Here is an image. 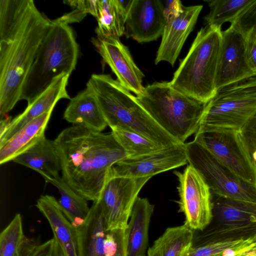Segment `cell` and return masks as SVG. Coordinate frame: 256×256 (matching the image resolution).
Listing matches in <instances>:
<instances>
[{"label": "cell", "instance_id": "6da1fadb", "mask_svg": "<svg viewBox=\"0 0 256 256\" xmlns=\"http://www.w3.org/2000/svg\"><path fill=\"white\" fill-rule=\"evenodd\" d=\"M52 20L32 0H0V114L20 100L22 87Z\"/></svg>", "mask_w": 256, "mask_h": 256}, {"label": "cell", "instance_id": "7a4b0ae2", "mask_svg": "<svg viewBox=\"0 0 256 256\" xmlns=\"http://www.w3.org/2000/svg\"><path fill=\"white\" fill-rule=\"evenodd\" d=\"M62 179L87 200L100 196L111 167L128 157L115 136L73 125L54 140Z\"/></svg>", "mask_w": 256, "mask_h": 256}, {"label": "cell", "instance_id": "3957f363", "mask_svg": "<svg viewBox=\"0 0 256 256\" xmlns=\"http://www.w3.org/2000/svg\"><path fill=\"white\" fill-rule=\"evenodd\" d=\"M86 86L94 94L104 119L111 129L132 130L162 148L180 143L163 130L118 80L106 74H92Z\"/></svg>", "mask_w": 256, "mask_h": 256}, {"label": "cell", "instance_id": "277c9868", "mask_svg": "<svg viewBox=\"0 0 256 256\" xmlns=\"http://www.w3.org/2000/svg\"><path fill=\"white\" fill-rule=\"evenodd\" d=\"M78 52L72 28L58 18L52 20L26 78L20 100L30 104L60 76L70 75L76 68Z\"/></svg>", "mask_w": 256, "mask_h": 256}, {"label": "cell", "instance_id": "5b68a950", "mask_svg": "<svg viewBox=\"0 0 256 256\" xmlns=\"http://www.w3.org/2000/svg\"><path fill=\"white\" fill-rule=\"evenodd\" d=\"M222 45L221 28L205 26L198 32L170 84L180 92L204 103L216 94Z\"/></svg>", "mask_w": 256, "mask_h": 256}, {"label": "cell", "instance_id": "8992f818", "mask_svg": "<svg viewBox=\"0 0 256 256\" xmlns=\"http://www.w3.org/2000/svg\"><path fill=\"white\" fill-rule=\"evenodd\" d=\"M152 119L180 143L196 134L206 103L172 88L170 82H156L144 87L136 96Z\"/></svg>", "mask_w": 256, "mask_h": 256}, {"label": "cell", "instance_id": "52a82bcc", "mask_svg": "<svg viewBox=\"0 0 256 256\" xmlns=\"http://www.w3.org/2000/svg\"><path fill=\"white\" fill-rule=\"evenodd\" d=\"M256 114V76L218 90L206 103L198 131H240Z\"/></svg>", "mask_w": 256, "mask_h": 256}, {"label": "cell", "instance_id": "ba28073f", "mask_svg": "<svg viewBox=\"0 0 256 256\" xmlns=\"http://www.w3.org/2000/svg\"><path fill=\"white\" fill-rule=\"evenodd\" d=\"M185 146L188 162L202 176L212 194L256 204V186L238 177L196 142Z\"/></svg>", "mask_w": 256, "mask_h": 256}, {"label": "cell", "instance_id": "9c48e42d", "mask_svg": "<svg viewBox=\"0 0 256 256\" xmlns=\"http://www.w3.org/2000/svg\"><path fill=\"white\" fill-rule=\"evenodd\" d=\"M194 141L206 149L238 177L256 186V163L240 130L198 131Z\"/></svg>", "mask_w": 256, "mask_h": 256}, {"label": "cell", "instance_id": "30bf717a", "mask_svg": "<svg viewBox=\"0 0 256 256\" xmlns=\"http://www.w3.org/2000/svg\"><path fill=\"white\" fill-rule=\"evenodd\" d=\"M107 175L99 199L106 230L126 229L140 190L151 178Z\"/></svg>", "mask_w": 256, "mask_h": 256}, {"label": "cell", "instance_id": "8fae6325", "mask_svg": "<svg viewBox=\"0 0 256 256\" xmlns=\"http://www.w3.org/2000/svg\"><path fill=\"white\" fill-rule=\"evenodd\" d=\"M179 182V212L184 214V224L192 230H204L212 218V198L206 180L191 165L184 171H174Z\"/></svg>", "mask_w": 256, "mask_h": 256}, {"label": "cell", "instance_id": "7c38bea8", "mask_svg": "<svg viewBox=\"0 0 256 256\" xmlns=\"http://www.w3.org/2000/svg\"><path fill=\"white\" fill-rule=\"evenodd\" d=\"M185 144H179L136 158H126L113 165L110 176L128 178L152 176L187 164Z\"/></svg>", "mask_w": 256, "mask_h": 256}, {"label": "cell", "instance_id": "4fadbf2b", "mask_svg": "<svg viewBox=\"0 0 256 256\" xmlns=\"http://www.w3.org/2000/svg\"><path fill=\"white\" fill-rule=\"evenodd\" d=\"M164 4L160 0H128L124 34L139 43L155 40L162 36L166 22Z\"/></svg>", "mask_w": 256, "mask_h": 256}, {"label": "cell", "instance_id": "5bb4252c", "mask_svg": "<svg viewBox=\"0 0 256 256\" xmlns=\"http://www.w3.org/2000/svg\"><path fill=\"white\" fill-rule=\"evenodd\" d=\"M222 45L216 78L218 90L255 76L246 58L245 38L233 24L222 31Z\"/></svg>", "mask_w": 256, "mask_h": 256}, {"label": "cell", "instance_id": "9a60e30c", "mask_svg": "<svg viewBox=\"0 0 256 256\" xmlns=\"http://www.w3.org/2000/svg\"><path fill=\"white\" fill-rule=\"evenodd\" d=\"M92 42L103 60L116 74L118 82L136 96L142 94L144 74L134 62L128 48L119 38H92Z\"/></svg>", "mask_w": 256, "mask_h": 256}, {"label": "cell", "instance_id": "2e32d148", "mask_svg": "<svg viewBox=\"0 0 256 256\" xmlns=\"http://www.w3.org/2000/svg\"><path fill=\"white\" fill-rule=\"evenodd\" d=\"M202 5L184 6L182 12L166 22L155 64L167 62L174 66L188 36L194 30Z\"/></svg>", "mask_w": 256, "mask_h": 256}, {"label": "cell", "instance_id": "e0dca14e", "mask_svg": "<svg viewBox=\"0 0 256 256\" xmlns=\"http://www.w3.org/2000/svg\"><path fill=\"white\" fill-rule=\"evenodd\" d=\"M70 76L66 74L60 76L47 90L28 104L23 112L11 120L4 133L0 136V146L30 122L54 109L60 99L70 100L66 90Z\"/></svg>", "mask_w": 256, "mask_h": 256}, {"label": "cell", "instance_id": "ac0fdd59", "mask_svg": "<svg viewBox=\"0 0 256 256\" xmlns=\"http://www.w3.org/2000/svg\"><path fill=\"white\" fill-rule=\"evenodd\" d=\"M74 229L78 256H106L104 240L107 232L98 200L93 202L84 222Z\"/></svg>", "mask_w": 256, "mask_h": 256}, {"label": "cell", "instance_id": "d6986e66", "mask_svg": "<svg viewBox=\"0 0 256 256\" xmlns=\"http://www.w3.org/2000/svg\"><path fill=\"white\" fill-rule=\"evenodd\" d=\"M36 206L48 221L54 238L65 256H78L74 228L62 212L58 200L54 196L42 195Z\"/></svg>", "mask_w": 256, "mask_h": 256}, {"label": "cell", "instance_id": "ffe728a7", "mask_svg": "<svg viewBox=\"0 0 256 256\" xmlns=\"http://www.w3.org/2000/svg\"><path fill=\"white\" fill-rule=\"evenodd\" d=\"M154 206L138 197L126 228V256H146L150 219Z\"/></svg>", "mask_w": 256, "mask_h": 256}, {"label": "cell", "instance_id": "44dd1931", "mask_svg": "<svg viewBox=\"0 0 256 256\" xmlns=\"http://www.w3.org/2000/svg\"><path fill=\"white\" fill-rule=\"evenodd\" d=\"M64 118L74 125L102 132L108 126L97 100L88 87L71 98Z\"/></svg>", "mask_w": 256, "mask_h": 256}, {"label": "cell", "instance_id": "7402d4cb", "mask_svg": "<svg viewBox=\"0 0 256 256\" xmlns=\"http://www.w3.org/2000/svg\"><path fill=\"white\" fill-rule=\"evenodd\" d=\"M12 161L37 172L46 182L59 175L61 171L60 159L54 141L46 136Z\"/></svg>", "mask_w": 256, "mask_h": 256}, {"label": "cell", "instance_id": "603a6c76", "mask_svg": "<svg viewBox=\"0 0 256 256\" xmlns=\"http://www.w3.org/2000/svg\"><path fill=\"white\" fill-rule=\"evenodd\" d=\"M53 109L25 125L0 146V164L13 160L45 136L44 132Z\"/></svg>", "mask_w": 256, "mask_h": 256}, {"label": "cell", "instance_id": "cb8c5ba5", "mask_svg": "<svg viewBox=\"0 0 256 256\" xmlns=\"http://www.w3.org/2000/svg\"><path fill=\"white\" fill-rule=\"evenodd\" d=\"M212 214L224 226L256 224V204L212 194Z\"/></svg>", "mask_w": 256, "mask_h": 256}, {"label": "cell", "instance_id": "d4e9b609", "mask_svg": "<svg viewBox=\"0 0 256 256\" xmlns=\"http://www.w3.org/2000/svg\"><path fill=\"white\" fill-rule=\"evenodd\" d=\"M128 1L98 0L97 38H120L125 33Z\"/></svg>", "mask_w": 256, "mask_h": 256}, {"label": "cell", "instance_id": "484cf974", "mask_svg": "<svg viewBox=\"0 0 256 256\" xmlns=\"http://www.w3.org/2000/svg\"><path fill=\"white\" fill-rule=\"evenodd\" d=\"M194 236L193 230L184 224L168 228L148 250L147 256H185Z\"/></svg>", "mask_w": 256, "mask_h": 256}, {"label": "cell", "instance_id": "4316f807", "mask_svg": "<svg viewBox=\"0 0 256 256\" xmlns=\"http://www.w3.org/2000/svg\"><path fill=\"white\" fill-rule=\"evenodd\" d=\"M48 183L58 188L60 196L58 201L59 205L72 226L82 225L90 210L87 200L74 190L60 175L52 178Z\"/></svg>", "mask_w": 256, "mask_h": 256}, {"label": "cell", "instance_id": "83f0119b", "mask_svg": "<svg viewBox=\"0 0 256 256\" xmlns=\"http://www.w3.org/2000/svg\"><path fill=\"white\" fill-rule=\"evenodd\" d=\"M38 244L24 236L22 216L17 214L0 233V256H26Z\"/></svg>", "mask_w": 256, "mask_h": 256}, {"label": "cell", "instance_id": "f1b7e54d", "mask_svg": "<svg viewBox=\"0 0 256 256\" xmlns=\"http://www.w3.org/2000/svg\"><path fill=\"white\" fill-rule=\"evenodd\" d=\"M256 0H206L210 12L204 18L205 26L222 28L225 22L231 24Z\"/></svg>", "mask_w": 256, "mask_h": 256}, {"label": "cell", "instance_id": "f546056e", "mask_svg": "<svg viewBox=\"0 0 256 256\" xmlns=\"http://www.w3.org/2000/svg\"><path fill=\"white\" fill-rule=\"evenodd\" d=\"M112 132L128 154V158H136L158 151L161 147L144 136L128 130L112 129Z\"/></svg>", "mask_w": 256, "mask_h": 256}, {"label": "cell", "instance_id": "4dcf8cb0", "mask_svg": "<svg viewBox=\"0 0 256 256\" xmlns=\"http://www.w3.org/2000/svg\"><path fill=\"white\" fill-rule=\"evenodd\" d=\"M256 234V224L238 226H222L206 234L204 242L248 238Z\"/></svg>", "mask_w": 256, "mask_h": 256}, {"label": "cell", "instance_id": "1f68e13d", "mask_svg": "<svg viewBox=\"0 0 256 256\" xmlns=\"http://www.w3.org/2000/svg\"><path fill=\"white\" fill-rule=\"evenodd\" d=\"M246 239L207 242L194 246L192 245L185 256H222L226 250L239 245Z\"/></svg>", "mask_w": 256, "mask_h": 256}, {"label": "cell", "instance_id": "d6a6232c", "mask_svg": "<svg viewBox=\"0 0 256 256\" xmlns=\"http://www.w3.org/2000/svg\"><path fill=\"white\" fill-rule=\"evenodd\" d=\"M240 133L252 158L256 163V114L242 127Z\"/></svg>", "mask_w": 256, "mask_h": 256}, {"label": "cell", "instance_id": "836d02e7", "mask_svg": "<svg viewBox=\"0 0 256 256\" xmlns=\"http://www.w3.org/2000/svg\"><path fill=\"white\" fill-rule=\"evenodd\" d=\"M231 24L241 31L252 30L256 34V0Z\"/></svg>", "mask_w": 256, "mask_h": 256}, {"label": "cell", "instance_id": "e575fe53", "mask_svg": "<svg viewBox=\"0 0 256 256\" xmlns=\"http://www.w3.org/2000/svg\"><path fill=\"white\" fill-rule=\"evenodd\" d=\"M240 31L245 38L246 56L248 66L256 76V34L252 30Z\"/></svg>", "mask_w": 256, "mask_h": 256}, {"label": "cell", "instance_id": "d590c367", "mask_svg": "<svg viewBox=\"0 0 256 256\" xmlns=\"http://www.w3.org/2000/svg\"><path fill=\"white\" fill-rule=\"evenodd\" d=\"M184 6L179 0H166L164 9L166 22L178 16L182 12Z\"/></svg>", "mask_w": 256, "mask_h": 256}, {"label": "cell", "instance_id": "8d00e7d4", "mask_svg": "<svg viewBox=\"0 0 256 256\" xmlns=\"http://www.w3.org/2000/svg\"><path fill=\"white\" fill-rule=\"evenodd\" d=\"M55 240L53 238L43 244H39L36 248L26 256H51Z\"/></svg>", "mask_w": 256, "mask_h": 256}, {"label": "cell", "instance_id": "74e56055", "mask_svg": "<svg viewBox=\"0 0 256 256\" xmlns=\"http://www.w3.org/2000/svg\"><path fill=\"white\" fill-rule=\"evenodd\" d=\"M112 231L114 234L118 246L116 252L112 256H126V229H119Z\"/></svg>", "mask_w": 256, "mask_h": 256}, {"label": "cell", "instance_id": "f35d334b", "mask_svg": "<svg viewBox=\"0 0 256 256\" xmlns=\"http://www.w3.org/2000/svg\"><path fill=\"white\" fill-rule=\"evenodd\" d=\"M86 13L80 8H76L73 11L58 18L61 21L69 24L72 22H80L86 15Z\"/></svg>", "mask_w": 256, "mask_h": 256}, {"label": "cell", "instance_id": "ab89813d", "mask_svg": "<svg viewBox=\"0 0 256 256\" xmlns=\"http://www.w3.org/2000/svg\"><path fill=\"white\" fill-rule=\"evenodd\" d=\"M51 256H65L61 247L56 240Z\"/></svg>", "mask_w": 256, "mask_h": 256}, {"label": "cell", "instance_id": "60d3db41", "mask_svg": "<svg viewBox=\"0 0 256 256\" xmlns=\"http://www.w3.org/2000/svg\"><path fill=\"white\" fill-rule=\"evenodd\" d=\"M237 256H256V249L247 248Z\"/></svg>", "mask_w": 256, "mask_h": 256}, {"label": "cell", "instance_id": "b9f144b4", "mask_svg": "<svg viewBox=\"0 0 256 256\" xmlns=\"http://www.w3.org/2000/svg\"><path fill=\"white\" fill-rule=\"evenodd\" d=\"M249 248L256 249V234L252 236V240Z\"/></svg>", "mask_w": 256, "mask_h": 256}]
</instances>
